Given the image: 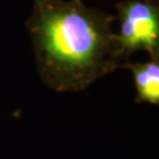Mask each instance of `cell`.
<instances>
[{
  "mask_svg": "<svg viewBox=\"0 0 159 159\" xmlns=\"http://www.w3.org/2000/svg\"><path fill=\"white\" fill-rule=\"evenodd\" d=\"M119 32L117 48L123 63L144 51L148 57L159 56V5L154 0H120L116 4Z\"/></svg>",
  "mask_w": 159,
  "mask_h": 159,
  "instance_id": "obj_2",
  "label": "cell"
},
{
  "mask_svg": "<svg viewBox=\"0 0 159 159\" xmlns=\"http://www.w3.org/2000/svg\"><path fill=\"white\" fill-rule=\"evenodd\" d=\"M120 68H127L132 73L136 104L159 105V56L151 57L144 63H132L127 60Z\"/></svg>",
  "mask_w": 159,
  "mask_h": 159,
  "instance_id": "obj_3",
  "label": "cell"
},
{
  "mask_svg": "<svg viewBox=\"0 0 159 159\" xmlns=\"http://www.w3.org/2000/svg\"><path fill=\"white\" fill-rule=\"evenodd\" d=\"M114 19L83 0H33L26 29L41 81L53 91L78 92L120 68Z\"/></svg>",
  "mask_w": 159,
  "mask_h": 159,
  "instance_id": "obj_1",
  "label": "cell"
}]
</instances>
